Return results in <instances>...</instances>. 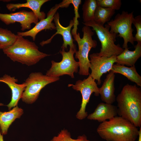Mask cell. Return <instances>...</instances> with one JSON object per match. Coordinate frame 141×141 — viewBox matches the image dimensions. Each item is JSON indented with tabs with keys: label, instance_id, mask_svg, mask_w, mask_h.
I'll return each mask as SVG.
<instances>
[{
	"label": "cell",
	"instance_id": "cell-27",
	"mask_svg": "<svg viewBox=\"0 0 141 141\" xmlns=\"http://www.w3.org/2000/svg\"><path fill=\"white\" fill-rule=\"evenodd\" d=\"M132 24L136 28V33L134 37V41L141 43V16L139 15L134 17Z\"/></svg>",
	"mask_w": 141,
	"mask_h": 141
},
{
	"label": "cell",
	"instance_id": "cell-17",
	"mask_svg": "<svg viewBox=\"0 0 141 141\" xmlns=\"http://www.w3.org/2000/svg\"><path fill=\"white\" fill-rule=\"evenodd\" d=\"M49 0H27L24 3H10L7 4V9L11 11H15L16 10L21 8H27L31 9L38 18V20H42L45 18V14L43 11H41L40 8L45 3Z\"/></svg>",
	"mask_w": 141,
	"mask_h": 141
},
{
	"label": "cell",
	"instance_id": "cell-14",
	"mask_svg": "<svg viewBox=\"0 0 141 141\" xmlns=\"http://www.w3.org/2000/svg\"><path fill=\"white\" fill-rule=\"evenodd\" d=\"M18 81L17 79L14 77H11L7 74L0 77V82L7 84L10 89L11 92V98L10 102L6 105L9 110L17 106L20 99L21 98L25 90L26 85L25 82L21 84L17 83Z\"/></svg>",
	"mask_w": 141,
	"mask_h": 141
},
{
	"label": "cell",
	"instance_id": "cell-7",
	"mask_svg": "<svg viewBox=\"0 0 141 141\" xmlns=\"http://www.w3.org/2000/svg\"><path fill=\"white\" fill-rule=\"evenodd\" d=\"M133 12L129 13L123 11L121 14H117L113 19L107 23L110 27V32L116 34L118 37L122 38L124 43L122 48H128V44L130 42L134 45V37L133 32L134 31L132 27L134 19Z\"/></svg>",
	"mask_w": 141,
	"mask_h": 141
},
{
	"label": "cell",
	"instance_id": "cell-23",
	"mask_svg": "<svg viewBox=\"0 0 141 141\" xmlns=\"http://www.w3.org/2000/svg\"><path fill=\"white\" fill-rule=\"evenodd\" d=\"M17 37L10 30L0 27V46L2 49L12 45Z\"/></svg>",
	"mask_w": 141,
	"mask_h": 141
},
{
	"label": "cell",
	"instance_id": "cell-22",
	"mask_svg": "<svg viewBox=\"0 0 141 141\" xmlns=\"http://www.w3.org/2000/svg\"><path fill=\"white\" fill-rule=\"evenodd\" d=\"M97 6L96 0L85 1L82 8L83 22L94 20L95 14Z\"/></svg>",
	"mask_w": 141,
	"mask_h": 141
},
{
	"label": "cell",
	"instance_id": "cell-2",
	"mask_svg": "<svg viewBox=\"0 0 141 141\" xmlns=\"http://www.w3.org/2000/svg\"><path fill=\"white\" fill-rule=\"evenodd\" d=\"M97 131L106 141H136L139 135L137 127L119 116L101 123Z\"/></svg>",
	"mask_w": 141,
	"mask_h": 141
},
{
	"label": "cell",
	"instance_id": "cell-24",
	"mask_svg": "<svg viewBox=\"0 0 141 141\" xmlns=\"http://www.w3.org/2000/svg\"><path fill=\"white\" fill-rule=\"evenodd\" d=\"M51 141H90L86 135L83 134L79 136L77 139H73L71 137L70 133L66 129H64L54 136Z\"/></svg>",
	"mask_w": 141,
	"mask_h": 141
},
{
	"label": "cell",
	"instance_id": "cell-11",
	"mask_svg": "<svg viewBox=\"0 0 141 141\" xmlns=\"http://www.w3.org/2000/svg\"><path fill=\"white\" fill-rule=\"evenodd\" d=\"M0 20L7 25L19 22L23 31L31 29L32 24H36L38 22V19L32 11L25 10L9 14L0 13Z\"/></svg>",
	"mask_w": 141,
	"mask_h": 141
},
{
	"label": "cell",
	"instance_id": "cell-20",
	"mask_svg": "<svg viewBox=\"0 0 141 141\" xmlns=\"http://www.w3.org/2000/svg\"><path fill=\"white\" fill-rule=\"evenodd\" d=\"M111 71L114 73L123 75L137 86L141 87V76L137 72L135 65L129 67L117 63L114 64Z\"/></svg>",
	"mask_w": 141,
	"mask_h": 141
},
{
	"label": "cell",
	"instance_id": "cell-15",
	"mask_svg": "<svg viewBox=\"0 0 141 141\" xmlns=\"http://www.w3.org/2000/svg\"><path fill=\"white\" fill-rule=\"evenodd\" d=\"M118 115L116 106L105 103H100L97 105L94 111L87 116L88 119L97 120L102 122L110 120Z\"/></svg>",
	"mask_w": 141,
	"mask_h": 141
},
{
	"label": "cell",
	"instance_id": "cell-26",
	"mask_svg": "<svg viewBox=\"0 0 141 141\" xmlns=\"http://www.w3.org/2000/svg\"><path fill=\"white\" fill-rule=\"evenodd\" d=\"M98 6L109 8L115 10H119L122 2L121 0H96Z\"/></svg>",
	"mask_w": 141,
	"mask_h": 141
},
{
	"label": "cell",
	"instance_id": "cell-10",
	"mask_svg": "<svg viewBox=\"0 0 141 141\" xmlns=\"http://www.w3.org/2000/svg\"><path fill=\"white\" fill-rule=\"evenodd\" d=\"M90 57V68L91 70L90 74L92 77L97 81V84H101V78L103 74L109 72L113 65L116 62V56L109 57L107 56H100L98 53L91 54Z\"/></svg>",
	"mask_w": 141,
	"mask_h": 141
},
{
	"label": "cell",
	"instance_id": "cell-31",
	"mask_svg": "<svg viewBox=\"0 0 141 141\" xmlns=\"http://www.w3.org/2000/svg\"><path fill=\"white\" fill-rule=\"evenodd\" d=\"M50 141H51V140H50Z\"/></svg>",
	"mask_w": 141,
	"mask_h": 141
},
{
	"label": "cell",
	"instance_id": "cell-4",
	"mask_svg": "<svg viewBox=\"0 0 141 141\" xmlns=\"http://www.w3.org/2000/svg\"><path fill=\"white\" fill-rule=\"evenodd\" d=\"M83 33L82 38H80V33H77L73 35L78 44V49L75 53V58L78 60L79 65V74L80 75L87 76L89 73L90 63L89 54L92 48H95L97 45V42L93 39L94 33L90 27L84 26L82 28Z\"/></svg>",
	"mask_w": 141,
	"mask_h": 141
},
{
	"label": "cell",
	"instance_id": "cell-6",
	"mask_svg": "<svg viewBox=\"0 0 141 141\" xmlns=\"http://www.w3.org/2000/svg\"><path fill=\"white\" fill-rule=\"evenodd\" d=\"M61 48L60 53L62 56V60L59 62L51 61V67L47 71L46 75L54 78L68 75L74 78V73L78 72L79 67L78 62L75 60L74 56L77 50L76 46L70 47L67 52L66 51L64 48Z\"/></svg>",
	"mask_w": 141,
	"mask_h": 141
},
{
	"label": "cell",
	"instance_id": "cell-19",
	"mask_svg": "<svg viewBox=\"0 0 141 141\" xmlns=\"http://www.w3.org/2000/svg\"><path fill=\"white\" fill-rule=\"evenodd\" d=\"M23 110L17 106L8 111H0V128L3 135L6 134L8 130L12 123L23 114Z\"/></svg>",
	"mask_w": 141,
	"mask_h": 141
},
{
	"label": "cell",
	"instance_id": "cell-16",
	"mask_svg": "<svg viewBox=\"0 0 141 141\" xmlns=\"http://www.w3.org/2000/svg\"><path fill=\"white\" fill-rule=\"evenodd\" d=\"M115 74L110 71L107 75L102 86L99 88L101 99L106 103L112 104L116 101L114 94Z\"/></svg>",
	"mask_w": 141,
	"mask_h": 141
},
{
	"label": "cell",
	"instance_id": "cell-13",
	"mask_svg": "<svg viewBox=\"0 0 141 141\" xmlns=\"http://www.w3.org/2000/svg\"><path fill=\"white\" fill-rule=\"evenodd\" d=\"M60 16L58 13H56L54 15L53 20L56 27V32L49 39L45 41L43 40L40 43V45L43 46L45 45L50 43L53 38L56 35L59 34L62 37L63 42L61 48L67 49L68 45L70 47L76 46L73 43V40L71 33V29L74 25L73 20H71L69 25L66 27L62 26L59 21Z\"/></svg>",
	"mask_w": 141,
	"mask_h": 141
},
{
	"label": "cell",
	"instance_id": "cell-18",
	"mask_svg": "<svg viewBox=\"0 0 141 141\" xmlns=\"http://www.w3.org/2000/svg\"><path fill=\"white\" fill-rule=\"evenodd\" d=\"M134 48L133 51L129 50L128 48L124 49L121 53L116 56V63L130 67L135 65L141 57V43H137Z\"/></svg>",
	"mask_w": 141,
	"mask_h": 141
},
{
	"label": "cell",
	"instance_id": "cell-9",
	"mask_svg": "<svg viewBox=\"0 0 141 141\" xmlns=\"http://www.w3.org/2000/svg\"><path fill=\"white\" fill-rule=\"evenodd\" d=\"M68 87H71L74 90L79 91L81 95L82 100L81 107L76 115V118L80 120L85 119L88 116L86 111V105L89 102L91 94L93 93L96 96L99 95V88L95 80L90 74L86 78L83 80H78L75 84H70Z\"/></svg>",
	"mask_w": 141,
	"mask_h": 141
},
{
	"label": "cell",
	"instance_id": "cell-21",
	"mask_svg": "<svg viewBox=\"0 0 141 141\" xmlns=\"http://www.w3.org/2000/svg\"><path fill=\"white\" fill-rule=\"evenodd\" d=\"M115 13V10L111 9L98 6L96 9L94 20L104 25L110 20Z\"/></svg>",
	"mask_w": 141,
	"mask_h": 141
},
{
	"label": "cell",
	"instance_id": "cell-12",
	"mask_svg": "<svg viewBox=\"0 0 141 141\" xmlns=\"http://www.w3.org/2000/svg\"><path fill=\"white\" fill-rule=\"evenodd\" d=\"M60 7H61V5L60 3L56 4L48 12L46 18L40 20L33 28L30 30L24 32H18L17 35L23 37H31L33 40L34 41L36 35L40 31L44 30L56 29L55 24L52 22V21L57 10Z\"/></svg>",
	"mask_w": 141,
	"mask_h": 141
},
{
	"label": "cell",
	"instance_id": "cell-28",
	"mask_svg": "<svg viewBox=\"0 0 141 141\" xmlns=\"http://www.w3.org/2000/svg\"><path fill=\"white\" fill-rule=\"evenodd\" d=\"M139 130V135L138 137V141H141V127Z\"/></svg>",
	"mask_w": 141,
	"mask_h": 141
},
{
	"label": "cell",
	"instance_id": "cell-1",
	"mask_svg": "<svg viewBox=\"0 0 141 141\" xmlns=\"http://www.w3.org/2000/svg\"><path fill=\"white\" fill-rule=\"evenodd\" d=\"M118 115L137 127H141V89L127 84L116 98Z\"/></svg>",
	"mask_w": 141,
	"mask_h": 141
},
{
	"label": "cell",
	"instance_id": "cell-3",
	"mask_svg": "<svg viewBox=\"0 0 141 141\" xmlns=\"http://www.w3.org/2000/svg\"><path fill=\"white\" fill-rule=\"evenodd\" d=\"M2 49L4 53L13 61L28 66L34 65L41 59L50 55L39 51L34 42L18 35L12 45Z\"/></svg>",
	"mask_w": 141,
	"mask_h": 141
},
{
	"label": "cell",
	"instance_id": "cell-8",
	"mask_svg": "<svg viewBox=\"0 0 141 141\" xmlns=\"http://www.w3.org/2000/svg\"><path fill=\"white\" fill-rule=\"evenodd\" d=\"M60 77L54 78L44 75L40 72L31 73L25 82L26 87L21 98L22 101L32 104L38 99L42 89L48 84L60 79Z\"/></svg>",
	"mask_w": 141,
	"mask_h": 141
},
{
	"label": "cell",
	"instance_id": "cell-29",
	"mask_svg": "<svg viewBox=\"0 0 141 141\" xmlns=\"http://www.w3.org/2000/svg\"><path fill=\"white\" fill-rule=\"evenodd\" d=\"M0 141H4L3 135L2 134L1 132V130L0 128Z\"/></svg>",
	"mask_w": 141,
	"mask_h": 141
},
{
	"label": "cell",
	"instance_id": "cell-25",
	"mask_svg": "<svg viewBox=\"0 0 141 141\" xmlns=\"http://www.w3.org/2000/svg\"><path fill=\"white\" fill-rule=\"evenodd\" d=\"M62 2L64 7H67L71 3L74 6L75 16L73 19L74 28L72 32V34L73 35L77 33V26L79 25L78 18L80 17L78 13V9L80 5L81 4V0H63Z\"/></svg>",
	"mask_w": 141,
	"mask_h": 141
},
{
	"label": "cell",
	"instance_id": "cell-5",
	"mask_svg": "<svg viewBox=\"0 0 141 141\" xmlns=\"http://www.w3.org/2000/svg\"><path fill=\"white\" fill-rule=\"evenodd\" d=\"M83 23L85 26L92 27V30L95 32L101 44L100 51L98 53L99 56H117L123 51L119 44H115L118 35L110 32V27L108 24L104 26L94 20Z\"/></svg>",
	"mask_w": 141,
	"mask_h": 141
},
{
	"label": "cell",
	"instance_id": "cell-30",
	"mask_svg": "<svg viewBox=\"0 0 141 141\" xmlns=\"http://www.w3.org/2000/svg\"><path fill=\"white\" fill-rule=\"evenodd\" d=\"M0 49H2L1 47L0 46Z\"/></svg>",
	"mask_w": 141,
	"mask_h": 141
}]
</instances>
